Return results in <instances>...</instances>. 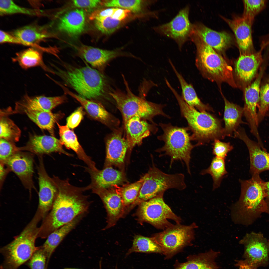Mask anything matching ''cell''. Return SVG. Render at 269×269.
Wrapping results in <instances>:
<instances>
[{
  "mask_svg": "<svg viewBox=\"0 0 269 269\" xmlns=\"http://www.w3.org/2000/svg\"><path fill=\"white\" fill-rule=\"evenodd\" d=\"M53 179L58 190L49 213L39 227L38 237L47 238L52 232L70 222L87 210L89 203L86 196L67 182Z\"/></svg>",
  "mask_w": 269,
  "mask_h": 269,
  "instance_id": "6da1fadb",
  "label": "cell"
},
{
  "mask_svg": "<svg viewBox=\"0 0 269 269\" xmlns=\"http://www.w3.org/2000/svg\"><path fill=\"white\" fill-rule=\"evenodd\" d=\"M241 193L238 201L233 205L231 216L235 223L246 226L250 225L267 213L266 200V182L259 174L252 176L250 179L240 180Z\"/></svg>",
  "mask_w": 269,
  "mask_h": 269,
  "instance_id": "7a4b0ae2",
  "label": "cell"
},
{
  "mask_svg": "<svg viewBox=\"0 0 269 269\" xmlns=\"http://www.w3.org/2000/svg\"><path fill=\"white\" fill-rule=\"evenodd\" d=\"M62 64L63 68H57L54 73L79 95L94 101L106 97L108 92L107 82L101 72L89 66L77 67Z\"/></svg>",
  "mask_w": 269,
  "mask_h": 269,
  "instance_id": "3957f363",
  "label": "cell"
},
{
  "mask_svg": "<svg viewBox=\"0 0 269 269\" xmlns=\"http://www.w3.org/2000/svg\"><path fill=\"white\" fill-rule=\"evenodd\" d=\"M169 88L175 97L181 113L187 120L193 133L192 139L198 145L210 140L224 137L223 128L217 118L206 111L200 112L188 105L172 86Z\"/></svg>",
  "mask_w": 269,
  "mask_h": 269,
  "instance_id": "277c9868",
  "label": "cell"
},
{
  "mask_svg": "<svg viewBox=\"0 0 269 269\" xmlns=\"http://www.w3.org/2000/svg\"><path fill=\"white\" fill-rule=\"evenodd\" d=\"M39 221L33 218L19 234L0 249L4 258L1 269H17L30 259L38 247L35 242L39 232Z\"/></svg>",
  "mask_w": 269,
  "mask_h": 269,
  "instance_id": "5b68a950",
  "label": "cell"
},
{
  "mask_svg": "<svg viewBox=\"0 0 269 269\" xmlns=\"http://www.w3.org/2000/svg\"><path fill=\"white\" fill-rule=\"evenodd\" d=\"M160 125L163 134L158 138L163 141L164 144L156 151L160 153L159 157L167 155L170 157V167L175 161L184 162L188 173L190 175V164L191 151L198 145H193L191 142L192 139L188 132L189 128L174 126L170 124L161 123Z\"/></svg>",
  "mask_w": 269,
  "mask_h": 269,
  "instance_id": "8992f818",
  "label": "cell"
},
{
  "mask_svg": "<svg viewBox=\"0 0 269 269\" xmlns=\"http://www.w3.org/2000/svg\"><path fill=\"white\" fill-rule=\"evenodd\" d=\"M190 40L196 47V65L202 73L213 80L226 82L236 87L232 68L224 58L196 36L192 35Z\"/></svg>",
  "mask_w": 269,
  "mask_h": 269,
  "instance_id": "52a82bcc",
  "label": "cell"
},
{
  "mask_svg": "<svg viewBox=\"0 0 269 269\" xmlns=\"http://www.w3.org/2000/svg\"><path fill=\"white\" fill-rule=\"evenodd\" d=\"M143 177V182L138 197L129 210L142 202L163 195L168 189H174L182 190L186 187L183 174L166 173L154 164Z\"/></svg>",
  "mask_w": 269,
  "mask_h": 269,
  "instance_id": "ba28073f",
  "label": "cell"
},
{
  "mask_svg": "<svg viewBox=\"0 0 269 269\" xmlns=\"http://www.w3.org/2000/svg\"><path fill=\"white\" fill-rule=\"evenodd\" d=\"M125 84L126 92L116 90L109 93L121 113L124 124L134 116L149 120L157 115L167 117L163 111V105L148 101L135 95L130 91L126 82Z\"/></svg>",
  "mask_w": 269,
  "mask_h": 269,
  "instance_id": "9c48e42d",
  "label": "cell"
},
{
  "mask_svg": "<svg viewBox=\"0 0 269 269\" xmlns=\"http://www.w3.org/2000/svg\"><path fill=\"white\" fill-rule=\"evenodd\" d=\"M163 196L156 197L139 204L136 214L139 221L148 222L161 229H165L172 225L168 219L180 223L181 219L165 202Z\"/></svg>",
  "mask_w": 269,
  "mask_h": 269,
  "instance_id": "30bf717a",
  "label": "cell"
},
{
  "mask_svg": "<svg viewBox=\"0 0 269 269\" xmlns=\"http://www.w3.org/2000/svg\"><path fill=\"white\" fill-rule=\"evenodd\" d=\"M197 227L194 223L189 225L177 223L152 237L161 248L163 254L171 257L191 242L194 237V229Z\"/></svg>",
  "mask_w": 269,
  "mask_h": 269,
  "instance_id": "8fae6325",
  "label": "cell"
},
{
  "mask_svg": "<svg viewBox=\"0 0 269 269\" xmlns=\"http://www.w3.org/2000/svg\"><path fill=\"white\" fill-rule=\"evenodd\" d=\"M243 245V261L253 269L267 266L269 263V240L261 232L247 233L239 241Z\"/></svg>",
  "mask_w": 269,
  "mask_h": 269,
  "instance_id": "7c38bea8",
  "label": "cell"
},
{
  "mask_svg": "<svg viewBox=\"0 0 269 269\" xmlns=\"http://www.w3.org/2000/svg\"><path fill=\"white\" fill-rule=\"evenodd\" d=\"M189 5L180 10L170 21L154 28L158 34L174 40L180 50L190 39L193 29V24L189 18Z\"/></svg>",
  "mask_w": 269,
  "mask_h": 269,
  "instance_id": "4fadbf2b",
  "label": "cell"
},
{
  "mask_svg": "<svg viewBox=\"0 0 269 269\" xmlns=\"http://www.w3.org/2000/svg\"><path fill=\"white\" fill-rule=\"evenodd\" d=\"M266 65L265 63L262 64L256 78L245 89V104L243 108V114L248 122L251 132L254 135L259 134L257 110L259 104L261 81Z\"/></svg>",
  "mask_w": 269,
  "mask_h": 269,
  "instance_id": "5bb4252c",
  "label": "cell"
},
{
  "mask_svg": "<svg viewBox=\"0 0 269 269\" xmlns=\"http://www.w3.org/2000/svg\"><path fill=\"white\" fill-rule=\"evenodd\" d=\"M37 167L39 187V204L37 211L44 219L51 210L57 196L58 190L53 178L47 174L42 155L39 156Z\"/></svg>",
  "mask_w": 269,
  "mask_h": 269,
  "instance_id": "9a60e30c",
  "label": "cell"
},
{
  "mask_svg": "<svg viewBox=\"0 0 269 269\" xmlns=\"http://www.w3.org/2000/svg\"><path fill=\"white\" fill-rule=\"evenodd\" d=\"M34 161L32 154L20 151L2 162L16 175L30 194L32 189L36 190L33 180Z\"/></svg>",
  "mask_w": 269,
  "mask_h": 269,
  "instance_id": "2e32d148",
  "label": "cell"
},
{
  "mask_svg": "<svg viewBox=\"0 0 269 269\" xmlns=\"http://www.w3.org/2000/svg\"><path fill=\"white\" fill-rule=\"evenodd\" d=\"M234 134L235 136L242 140L248 148L250 160V171L252 176L269 170V153L258 143L251 139L243 128H240Z\"/></svg>",
  "mask_w": 269,
  "mask_h": 269,
  "instance_id": "e0dca14e",
  "label": "cell"
},
{
  "mask_svg": "<svg viewBox=\"0 0 269 269\" xmlns=\"http://www.w3.org/2000/svg\"><path fill=\"white\" fill-rule=\"evenodd\" d=\"M264 61L262 51L242 54L235 64V71L238 77L246 87L257 76Z\"/></svg>",
  "mask_w": 269,
  "mask_h": 269,
  "instance_id": "ac0fdd59",
  "label": "cell"
},
{
  "mask_svg": "<svg viewBox=\"0 0 269 269\" xmlns=\"http://www.w3.org/2000/svg\"><path fill=\"white\" fill-rule=\"evenodd\" d=\"M234 32L237 44L242 54L255 52L252 36L254 20L242 16L230 19L225 18Z\"/></svg>",
  "mask_w": 269,
  "mask_h": 269,
  "instance_id": "d6986e66",
  "label": "cell"
},
{
  "mask_svg": "<svg viewBox=\"0 0 269 269\" xmlns=\"http://www.w3.org/2000/svg\"><path fill=\"white\" fill-rule=\"evenodd\" d=\"M93 190L101 198L107 212V224L104 229L114 226L126 211L121 196L115 189H96Z\"/></svg>",
  "mask_w": 269,
  "mask_h": 269,
  "instance_id": "ffe728a7",
  "label": "cell"
},
{
  "mask_svg": "<svg viewBox=\"0 0 269 269\" xmlns=\"http://www.w3.org/2000/svg\"><path fill=\"white\" fill-rule=\"evenodd\" d=\"M67 100L65 95L47 97L44 95L31 96L26 94L21 100L16 103L14 112H24L27 110L52 112L53 109Z\"/></svg>",
  "mask_w": 269,
  "mask_h": 269,
  "instance_id": "44dd1931",
  "label": "cell"
},
{
  "mask_svg": "<svg viewBox=\"0 0 269 269\" xmlns=\"http://www.w3.org/2000/svg\"><path fill=\"white\" fill-rule=\"evenodd\" d=\"M59 86L65 94L68 95L77 100L88 114L94 119L110 127H116L119 125L118 120L108 112L101 104L75 94L62 84H61Z\"/></svg>",
  "mask_w": 269,
  "mask_h": 269,
  "instance_id": "7402d4cb",
  "label": "cell"
},
{
  "mask_svg": "<svg viewBox=\"0 0 269 269\" xmlns=\"http://www.w3.org/2000/svg\"><path fill=\"white\" fill-rule=\"evenodd\" d=\"M60 140L53 136L35 135L31 136L26 145L20 149L39 156L54 152L71 156L64 150Z\"/></svg>",
  "mask_w": 269,
  "mask_h": 269,
  "instance_id": "603a6c76",
  "label": "cell"
},
{
  "mask_svg": "<svg viewBox=\"0 0 269 269\" xmlns=\"http://www.w3.org/2000/svg\"><path fill=\"white\" fill-rule=\"evenodd\" d=\"M208 45L218 51H221L231 44L232 38L229 34L225 32H218L200 23L193 24L192 33Z\"/></svg>",
  "mask_w": 269,
  "mask_h": 269,
  "instance_id": "cb8c5ba5",
  "label": "cell"
},
{
  "mask_svg": "<svg viewBox=\"0 0 269 269\" xmlns=\"http://www.w3.org/2000/svg\"><path fill=\"white\" fill-rule=\"evenodd\" d=\"M106 161L115 165L123 164L129 145L126 138L120 132H115L107 140Z\"/></svg>",
  "mask_w": 269,
  "mask_h": 269,
  "instance_id": "d4e9b609",
  "label": "cell"
},
{
  "mask_svg": "<svg viewBox=\"0 0 269 269\" xmlns=\"http://www.w3.org/2000/svg\"><path fill=\"white\" fill-rule=\"evenodd\" d=\"M129 148L140 144L144 138L148 136L151 131L156 130V127L144 120L134 117L124 124Z\"/></svg>",
  "mask_w": 269,
  "mask_h": 269,
  "instance_id": "484cf974",
  "label": "cell"
},
{
  "mask_svg": "<svg viewBox=\"0 0 269 269\" xmlns=\"http://www.w3.org/2000/svg\"><path fill=\"white\" fill-rule=\"evenodd\" d=\"M92 170V184L90 186L94 189L110 188L122 184L125 180L122 172L111 167L102 170Z\"/></svg>",
  "mask_w": 269,
  "mask_h": 269,
  "instance_id": "4316f807",
  "label": "cell"
},
{
  "mask_svg": "<svg viewBox=\"0 0 269 269\" xmlns=\"http://www.w3.org/2000/svg\"><path fill=\"white\" fill-rule=\"evenodd\" d=\"M80 56L93 67L101 69L110 60L119 55L118 52L103 50L86 45L77 49Z\"/></svg>",
  "mask_w": 269,
  "mask_h": 269,
  "instance_id": "83f0119b",
  "label": "cell"
},
{
  "mask_svg": "<svg viewBox=\"0 0 269 269\" xmlns=\"http://www.w3.org/2000/svg\"><path fill=\"white\" fill-rule=\"evenodd\" d=\"M85 22L83 11L76 9L69 11L63 16L60 19L58 27L60 30L75 37L83 31Z\"/></svg>",
  "mask_w": 269,
  "mask_h": 269,
  "instance_id": "f1b7e54d",
  "label": "cell"
},
{
  "mask_svg": "<svg viewBox=\"0 0 269 269\" xmlns=\"http://www.w3.org/2000/svg\"><path fill=\"white\" fill-rule=\"evenodd\" d=\"M56 123L59 128L60 140L62 145L74 151L90 169L93 170L97 169L95 163L86 154L80 145L74 132L67 125L61 126L57 122Z\"/></svg>",
  "mask_w": 269,
  "mask_h": 269,
  "instance_id": "f546056e",
  "label": "cell"
},
{
  "mask_svg": "<svg viewBox=\"0 0 269 269\" xmlns=\"http://www.w3.org/2000/svg\"><path fill=\"white\" fill-rule=\"evenodd\" d=\"M21 42V45L29 46L46 51L37 43L49 37V34L42 28L33 25H28L14 30L12 34Z\"/></svg>",
  "mask_w": 269,
  "mask_h": 269,
  "instance_id": "4dcf8cb0",
  "label": "cell"
},
{
  "mask_svg": "<svg viewBox=\"0 0 269 269\" xmlns=\"http://www.w3.org/2000/svg\"><path fill=\"white\" fill-rule=\"evenodd\" d=\"M81 215L51 233L43 245L41 246L47 258V268L52 254L65 236L75 227L80 219Z\"/></svg>",
  "mask_w": 269,
  "mask_h": 269,
  "instance_id": "1f68e13d",
  "label": "cell"
},
{
  "mask_svg": "<svg viewBox=\"0 0 269 269\" xmlns=\"http://www.w3.org/2000/svg\"><path fill=\"white\" fill-rule=\"evenodd\" d=\"M12 60L13 62L17 63L24 69L40 66L46 71L53 73V71L44 63L42 52L37 48H30L18 52L15 56L12 58Z\"/></svg>",
  "mask_w": 269,
  "mask_h": 269,
  "instance_id": "d6a6232c",
  "label": "cell"
},
{
  "mask_svg": "<svg viewBox=\"0 0 269 269\" xmlns=\"http://www.w3.org/2000/svg\"><path fill=\"white\" fill-rule=\"evenodd\" d=\"M225 108L224 120L225 127L223 128L224 137L230 136L237 130L240 125L244 122L242 120L243 108L231 103L224 98Z\"/></svg>",
  "mask_w": 269,
  "mask_h": 269,
  "instance_id": "836d02e7",
  "label": "cell"
},
{
  "mask_svg": "<svg viewBox=\"0 0 269 269\" xmlns=\"http://www.w3.org/2000/svg\"><path fill=\"white\" fill-rule=\"evenodd\" d=\"M169 62L180 83L182 89L181 96L185 102L190 106L196 108L200 112L212 110L209 107L201 102L193 86L186 81L170 59Z\"/></svg>",
  "mask_w": 269,
  "mask_h": 269,
  "instance_id": "e575fe53",
  "label": "cell"
},
{
  "mask_svg": "<svg viewBox=\"0 0 269 269\" xmlns=\"http://www.w3.org/2000/svg\"><path fill=\"white\" fill-rule=\"evenodd\" d=\"M219 253L211 250L190 257L188 261L180 264L175 269H217L218 267L215 260Z\"/></svg>",
  "mask_w": 269,
  "mask_h": 269,
  "instance_id": "d590c367",
  "label": "cell"
},
{
  "mask_svg": "<svg viewBox=\"0 0 269 269\" xmlns=\"http://www.w3.org/2000/svg\"><path fill=\"white\" fill-rule=\"evenodd\" d=\"M24 112L39 128L48 131L53 135L55 124L62 116L60 113L52 112L27 110Z\"/></svg>",
  "mask_w": 269,
  "mask_h": 269,
  "instance_id": "8d00e7d4",
  "label": "cell"
},
{
  "mask_svg": "<svg viewBox=\"0 0 269 269\" xmlns=\"http://www.w3.org/2000/svg\"><path fill=\"white\" fill-rule=\"evenodd\" d=\"M133 252L163 254L161 248L152 237H148L139 235L134 237L132 246L126 255Z\"/></svg>",
  "mask_w": 269,
  "mask_h": 269,
  "instance_id": "74e56055",
  "label": "cell"
},
{
  "mask_svg": "<svg viewBox=\"0 0 269 269\" xmlns=\"http://www.w3.org/2000/svg\"><path fill=\"white\" fill-rule=\"evenodd\" d=\"M142 177L138 181L133 183L115 189L121 197L126 209H129L134 203L138 196L143 182Z\"/></svg>",
  "mask_w": 269,
  "mask_h": 269,
  "instance_id": "f35d334b",
  "label": "cell"
},
{
  "mask_svg": "<svg viewBox=\"0 0 269 269\" xmlns=\"http://www.w3.org/2000/svg\"><path fill=\"white\" fill-rule=\"evenodd\" d=\"M225 163V160L217 157H214L209 167L203 170L201 174L202 175L209 174L213 180V189L219 187L224 176L227 174Z\"/></svg>",
  "mask_w": 269,
  "mask_h": 269,
  "instance_id": "ab89813d",
  "label": "cell"
},
{
  "mask_svg": "<svg viewBox=\"0 0 269 269\" xmlns=\"http://www.w3.org/2000/svg\"><path fill=\"white\" fill-rule=\"evenodd\" d=\"M0 138L13 142L18 141L21 134L20 129L9 118L2 116L0 121Z\"/></svg>",
  "mask_w": 269,
  "mask_h": 269,
  "instance_id": "60d3db41",
  "label": "cell"
},
{
  "mask_svg": "<svg viewBox=\"0 0 269 269\" xmlns=\"http://www.w3.org/2000/svg\"><path fill=\"white\" fill-rule=\"evenodd\" d=\"M42 12L39 10L21 7L12 0H0V14L1 15L17 13L38 15L42 14Z\"/></svg>",
  "mask_w": 269,
  "mask_h": 269,
  "instance_id": "b9f144b4",
  "label": "cell"
},
{
  "mask_svg": "<svg viewBox=\"0 0 269 269\" xmlns=\"http://www.w3.org/2000/svg\"><path fill=\"white\" fill-rule=\"evenodd\" d=\"M258 109L257 116L259 124L269 109V75L261 84Z\"/></svg>",
  "mask_w": 269,
  "mask_h": 269,
  "instance_id": "7bdbcfd3",
  "label": "cell"
},
{
  "mask_svg": "<svg viewBox=\"0 0 269 269\" xmlns=\"http://www.w3.org/2000/svg\"><path fill=\"white\" fill-rule=\"evenodd\" d=\"M142 3L140 0H112L103 1L101 4L108 7H119L137 13L141 10Z\"/></svg>",
  "mask_w": 269,
  "mask_h": 269,
  "instance_id": "ee69618b",
  "label": "cell"
},
{
  "mask_svg": "<svg viewBox=\"0 0 269 269\" xmlns=\"http://www.w3.org/2000/svg\"><path fill=\"white\" fill-rule=\"evenodd\" d=\"M94 21L97 29L106 34L114 32L120 27L121 23V21L115 19L111 16L99 18Z\"/></svg>",
  "mask_w": 269,
  "mask_h": 269,
  "instance_id": "f6af8a7d",
  "label": "cell"
},
{
  "mask_svg": "<svg viewBox=\"0 0 269 269\" xmlns=\"http://www.w3.org/2000/svg\"><path fill=\"white\" fill-rule=\"evenodd\" d=\"M243 3L244 9L242 16L254 20L255 16L265 7L266 1L263 0H245Z\"/></svg>",
  "mask_w": 269,
  "mask_h": 269,
  "instance_id": "bcb514c9",
  "label": "cell"
},
{
  "mask_svg": "<svg viewBox=\"0 0 269 269\" xmlns=\"http://www.w3.org/2000/svg\"><path fill=\"white\" fill-rule=\"evenodd\" d=\"M46 255L41 247H38L27 262L30 269H47Z\"/></svg>",
  "mask_w": 269,
  "mask_h": 269,
  "instance_id": "7dc6e473",
  "label": "cell"
},
{
  "mask_svg": "<svg viewBox=\"0 0 269 269\" xmlns=\"http://www.w3.org/2000/svg\"><path fill=\"white\" fill-rule=\"evenodd\" d=\"M20 151V147L16 146L13 142L0 138V162H5L16 153Z\"/></svg>",
  "mask_w": 269,
  "mask_h": 269,
  "instance_id": "c3c4849f",
  "label": "cell"
},
{
  "mask_svg": "<svg viewBox=\"0 0 269 269\" xmlns=\"http://www.w3.org/2000/svg\"><path fill=\"white\" fill-rule=\"evenodd\" d=\"M213 153L217 157L225 159L227 153L233 149L230 143L221 141L215 139L213 144Z\"/></svg>",
  "mask_w": 269,
  "mask_h": 269,
  "instance_id": "681fc988",
  "label": "cell"
},
{
  "mask_svg": "<svg viewBox=\"0 0 269 269\" xmlns=\"http://www.w3.org/2000/svg\"><path fill=\"white\" fill-rule=\"evenodd\" d=\"M83 115L82 107L78 108L67 118L66 125L69 129L74 128L79 125Z\"/></svg>",
  "mask_w": 269,
  "mask_h": 269,
  "instance_id": "f907efd6",
  "label": "cell"
},
{
  "mask_svg": "<svg viewBox=\"0 0 269 269\" xmlns=\"http://www.w3.org/2000/svg\"><path fill=\"white\" fill-rule=\"evenodd\" d=\"M116 9V8H113L97 10L92 13L89 18L90 20H94L99 18L111 16Z\"/></svg>",
  "mask_w": 269,
  "mask_h": 269,
  "instance_id": "816d5d0a",
  "label": "cell"
},
{
  "mask_svg": "<svg viewBox=\"0 0 269 269\" xmlns=\"http://www.w3.org/2000/svg\"><path fill=\"white\" fill-rule=\"evenodd\" d=\"M72 1L75 6L83 8H93L101 4V2L100 0H75Z\"/></svg>",
  "mask_w": 269,
  "mask_h": 269,
  "instance_id": "f5cc1de1",
  "label": "cell"
},
{
  "mask_svg": "<svg viewBox=\"0 0 269 269\" xmlns=\"http://www.w3.org/2000/svg\"><path fill=\"white\" fill-rule=\"evenodd\" d=\"M131 11L127 9L116 8L111 16L115 19L122 21L129 15Z\"/></svg>",
  "mask_w": 269,
  "mask_h": 269,
  "instance_id": "db71d44e",
  "label": "cell"
},
{
  "mask_svg": "<svg viewBox=\"0 0 269 269\" xmlns=\"http://www.w3.org/2000/svg\"><path fill=\"white\" fill-rule=\"evenodd\" d=\"M0 162V183L1 189L6 175L10 171L3 163L1 162Z\"/></svg>",
  "mask_w": 269,
  "mask_h": 269,
  "instance_id": "11a10c76",
  "label": "cell"
},
{
  "mask_svg": "<svg viewBox=\"0 0 269 269\" xmlns=\"http://www.w3.org/2000/svg\"><path fill=\"white\" fill-rule=\"evenodd\" d=\"M266 200L268 207L266 213L269 215V181L266 182Z\"/></svg>",
  "mask_w": 269,
  "mask_h": 269,
  "instance_id": "9f6ffc18",
  "label": "cell"
},
{
  "mask_svg": "<svg viewBox=\"0 0 269 269\" xmlns=\"http://www.w3.org/2000/svg\"><path fill=\"white\" fill-rule=\"evenodd\" d=\"M236 265L239 269H253L243 262L242 260L237 261Z\"/></svg>",
  "mask_w": 269,
  "mask_h": 269,
  "instance_id": "6f0895ef",
  "label": "cell"
},
{
  "mask_svg": "<svg viewBox=\"0 0 269 269\" xmlns=\"http://www.w3.org/2000/svg\"><path fill=\"white\" fill-rule=\"evenodd\" d=\"M79 269L72 268H65V269Z\"/></svg>",
  "mask_w": 269,
  "mask_h": 269,
  "instance_id": "680465c9",
  "label": "cell"
},
{
  "mask_svg": "<svg viewBox=\"0 0 269 269\" xmlns=\"http://www.w3.org/2000/svg\"><path fill=\"white\" fill-rule=\"evenodd\" d=\"M115 269H117V267H116Z\"/></svg>",
  "mask_w": 269,
  "mask_h": 269,
  "instance_id": "91938a15",
  "label": "cell"
}]
</instances>
